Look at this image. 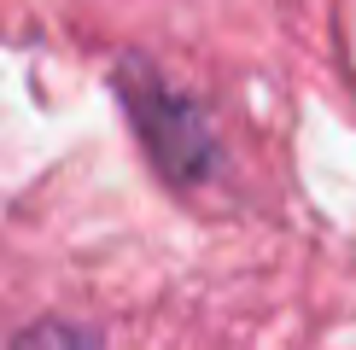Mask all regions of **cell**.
Wrapping results in <instances>:
<instances>
[{"label":"cell","mask_w":356,"mask_h":350,"mask_svg":"<svg viewBox=\"0 0 356 350\" xmlns=\"http://www.w3.org/2000/svg\"><path fill=\"white\" fill-rule=\"evenodd\" d=\"M117 99L129 111V128L135 140L146 146L152 169L164 175L170 187H204L211 175L222 169V146H216V128L204 106L193 94H181L158 65L146 58H117Z\"/></svg>","instance_id":"cell-1"},{"label":"cell","mask_w":356,"mask_h":350,"mask_svg":"<svg viewBox=\"0 0 356 350\" xmlns=\"http://www.w3.org/2000/svg\"><path fill=\"white\" fill-rule=\"evenodd\" d=\"M6 350H106L88 321H65V315H47V321H29V327L12 339Z\"/></svg>","instance_id":"cell-2"}]
</instances>
